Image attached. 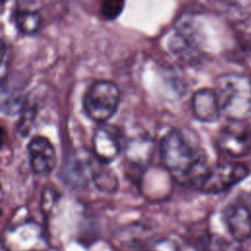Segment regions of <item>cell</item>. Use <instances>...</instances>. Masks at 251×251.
Segmentation results:
<instances>
[{
    "label": "cell",
    "instance_id": "obj_1",
    "mask_svg": "<svg viewBox=\"0 0 251 251\" xmlns=\"http://www.w3.org/2000/svg\"><path fill=\"white\" fill-rule=\"evenodd\" d=\"M160 158L173 176L199 188L210 168L204 152L177 128L169 130L160 141Z\"/></svg>",
    "mask_w": 251,
    "mask_h": 251
},
{
    "label": "cell",
    "instance_id": "obj_2",
    "mask_svg": "<svg viewBox=\"0 0 251 251\" xmlns=\"http://www.w3.org/2000/svg\"><path fill=\"white\" fill-rule=\"evenodd\" d=\"M215 92L221 113L230 122L251 119V79L242 74L226 73L216 79Z\"/></svg>",
    "mask_w": 251,
    "mask_h": 251
},
{
    "label": "cell",
    "instance_id": "obj_3",
    "mask_svg": "<svg viewBox=\"0 0 251 251\" xmlns=\"http://www.w3.org/2000/svg\"><path fill=\"white\" fill-rule=\"evenodd\" d=\"M121 93L118 85L108 79L93 81L82 99L85 115L93 122L105 124L116 113Z\"/></svg>",
    "mask_w": 251,
    "mask_h": 251
},
{
    "label": "cell",
    "instance_id": "obj_4",
    "mask_svg": "<svg viewBox=\"0 0 251 251\" xmlns=\"http://www.w3.org/2000/svg\"><path fill=\"white\" fill-rule=\"evenodd\" d=\"M249 175L248 168L240 163H222L210 168L199 189L205 193H221L240 182Z\"/></svg>",
    "mask_w": 251,
    "mask_h": 251
},
{
    "label": "cell",
    "instance_id": "obj_5",
    "mask_svg": "<svg viewBox=\"0 0 251 251\" xmlns=\"http://www.w3.org/2000/svg\"><path fill=\"white\" fill-rule=\"evenodd\" d=\"M93 156L103 165H109L117 159L123 148V137L115 126L102 124L93 134Z\"/></svg>",
    "mask_w": 251,
    "mask_h": 251
},
{
    "label": "cell",
    "instance_id": "obj_6",
    "mask_svg": "<svg viewBox=\"0 0 251 251\" xmlns=\"http://www.w3.org/2000/svg\"><path fill=\"white\" fill-rule=\"evenodd\" d=\"M243 124L230 122L219 133L218 146L229 157L241 158L251 151V131Z\"/></svg>",
    "mask_w": 251,
    "mask_h": 251
},
{
    "label": "cell",
    "instance_id": "obj_7",
    "mask_svg": "<svg viewBox=\"0 0 251 251\" xmlns=\"http://www.w3.org/2000/svg\"><path fill=\"white\" fill-rule=\"evenodd\" d=\"M96 163V158L87 151H75L62 167V178L72 187H83L92 180Z\"/></svg>",
    "mask_w": 251,
    "mask_h": 251
},
{
    "label": "cell",
    "instance_id": "obj_8",
    "mask_svg": "<svg viewBox=\"0 0 251 251\" xmlns=\"http://www.w3.org/2000/svg\"><path fill=\"white\" fill-rule=\"evenodd\" d=\"M27 153L30 168L35 175L46 176L52 173L56 165V151L48 138L33 136L27 144Z\"/></svg>",
    "mask_w": 251,
    "mask_h": 251
},
{
    "label": "cell",
    "instance_id": "obj_9",
    "mask_svg": "<svg viewBox=\"0 0 251 251\" xmlns=\"http://www.w3.org/2000/svg\"><path fill=\"white\" fill-rule=\"evenodd\" d=\"M225 221L234 240L240 242L251 236V210L244 204L228 206L225 212Z\"/></svg>",
    "mask_w": 251,
    "mask_h": 251
},
{
    "label": "cell",
    "instance_id": "obj_10",
    "mask_svg": "<svg viewBox=\"0 0 251 251\" xmlns=\"http://www.w3.org/2000/svg\"><path fill=\"white\" fill-rule=\"evenodd\" d=\"M192 113L196 120L203 123H214L221 116V109L215 89L204 87L192 96Z\"/></svg>",
    "mask_w": 251,
    "mask_h": 251
},
{
    "label": "cell",
    "instance_id": "obj_11",
    "mask_svg": "<svg viewBox=\"0 0 251 251\" xmlns=\"http://www.w3.org/2000/svg\"><path fill=\"white\" fill-rule=\"evenodd\" d=\"M26 98L24 96V86L19 78H2L1 110L6 115L21 113Z\"/></svg>",
    "mask_w": 251,
    "mask_h": 251
},
{
    "label": "cell",
    "instance_id": "obj_12",
    "mask_svg": "<svg viewBox=\"0 0 251 251\" xmlns=\"http://www.w3.org/2000/svg\"><path fill=\"white\" fill-rule=\"evenodd\" d=\"M169 48L179 60L187 64L196 63L200 57L197 41L177 31L170 38Z\"/></svg>",
    "mask_w": 251,
    "mask_h": 251
},
{
    "label": "cell",
    "instance_id": "obj_13",
    "mask_svg": "<svg viewBox=\"0 0 251 251\" xmlns=\"http://www.w3.org/2000/svg\"><path fill=\"white\" fill-rule=\"evenodd\" d=\"M14 19L17 28L24 34L35 33L41 25V16L35 10L19 9L16 11Z\"/></svg>",
    "mask_w": 251,
    "mask_h": 251
},
{
    "label": "cell",
    "instance_id": "obj_14",
    "mask_svg": "<svg viewBox=\"0 0 251 251\" xmlns=\"http://www.w3.org/2000/svg\"><path fill=\"white\" fill-rule=\"evenodd\" d=\"M97 161L93 174L92 180L95 186L104 192H113L118 187V178L114 172Z\"/></svg>",
    "mask_w": 251,
    "mask_h": 251
},
{
    "label": "cell",
    "instance_id": "obj_15",
    "mask_svg": "<svg viewBox=\"0 0 251 251\" xmlns=\"http://www.w3.org/2000/svg\"><path fill=\"white\" fill-rule=\"evenodd\" d=\"M152 151L150 139L138 137L130 140L126 146V156L133 164L148 162Z\"/></svg>",
    "mask_w": 251,
    "mask_h": 251
},
{
    "label": "cell",
    "instance_id": "obj_16",
    "mask_svg": "<svg viewBox=\"0 0 251 251\" xmlns=\"http://www.w3.org/2000/svg\"><path fill=\"white\" fill-rule=\"evenodd\" d=\"M36 115V106L34 103L26 98V101L20 113V119L17 123V131L18 133L25 137L28 135L29 131L32 128V125L35 120Z\"/></svg>",
    "mask_w": 251,
    "mask_h": 251
},
{
    "label": "cell",
    "instance_id": "obj_17",
    "mask_svg": "<svg viewBox=\"0 0 251 251\" xmlns=\"http://www.w3.org/2000/svg\"><path fill=\"white\" fill-rule=\"evenodd\" d=\"M125 2L118 0L105 1L101 6V14L107 20H114L119 17L124 9Z\"/></svg>",
    "mask_w": 251,
    "mask_h": 251
},
{
    "label": "cell",
    "instance_id": "obj_18",
    "mask_svg": "<svg viewBox=\"0 0 251 251\" xmlns=\"http://www.w3.org/2000/svg\"><path fill=\"white\" fill-rule=\"evenodd\" d=\"M211 251H241L238 241H229L222 237H215L210 243Z\"/></svg>",
    "mask_w": 251,
    "mask_h": 251
}]
</instances>
